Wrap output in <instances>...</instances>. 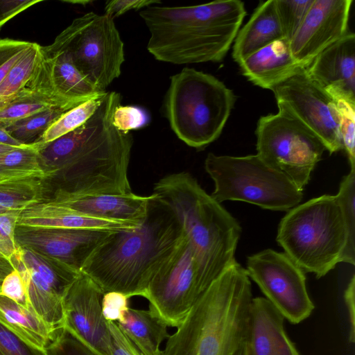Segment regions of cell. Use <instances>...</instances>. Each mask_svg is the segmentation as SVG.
<instances>
[{
  "mask_svg": "<svg viewBox=\"0 0 355 355\" xmlns=\"http://www.w3.org/2000/svg\"><path fill=\"white\" fill-rule=\"evenodd\" d=\"M184 237L172 208L153 193L142 222L132 229L110 232L87 257L80 272L103 293L143 297Z\"/></svg>",
  "mask_w": 355,
  "mask_h": 355,
  "instance_id": "cell-1",
  "label": "cell"
},
{
  "mask_svg": "<svg viewBox=\"0 0 355 355\" xmlns=\"http://www.w3.org/2000/svg\"><path fill=\"white\" fill-rule=\"evenodd\" d=\"M139 15L150 32L148 52L175 64L220 62L239 31L246 10L239 0L191 6L154 5Z\"/></svg>",
  "mask_w": 355,
  "mask_h": 355,
  "instance_id": "cell-2",
  "label": "cell"
},
{
  "mask_svg": "<svg viewBox=\"0 0 355 355\" xmlns=\"http://www.w3.org/2000/svg\"><path fill=\"white\" fill-rule=\"evenodd\" d=\"M121 94L106 92L89 121L87 133L64 164L47 180L46 200L132 192L128 169L133 144L130 132L112 123Z\"/></svg>",
  "mask_w": 355,
  "mask_h": 355,
  "instance_id": "cell-3",
  "label": "cell"
},
{
  "mask_svg": "<svg viewBox=\"0 0 355 355\" xmlns=\"http://www.w3.org/2000/svg\"><path fill=\"white\" fill-rule=\"evenodd\" d=\"M153 191L170 205L183 229L196 263L202 295L236 262L241 227L189 173L164 176Z\"/></svg>",
  "mask_w": 355,
  "mask_h": 355,
  "instance_id": "cell-4",
  "label": "cell"
},
{
  "mask_svg": "<svg viewBox=\"0 0 355 355\" xmlns=\"http://www.w3.org/2000/svg\"><path fill=\"white\" fill-rule=\"evenodd\" d=\"M252 299L250 277L236 261L199 297L162 355H232L246 340Z\"/></svg>",
  "mask_w": 355,
  "mask_h": 355,
  "instance_id": "cell-5",
  "label": "cell"
},
{
  "mask_svg": "<svg viewBox=\"0 0 355 355\" xmlns=\"http://www.w3.org/2000/svg\"><path fill=\"white\" fill-rule=\"evenodd\" d=\"M277 241L304 272L317 278L342 261L347 234L336 196L323 195L297 205L281 220Z\"/></svg>",
  "mask_w": 355,
  "mask_h": 355,
  "instance_id": "cell-6",
  "label": "cell"
},
{
  "mask_svg": "<svg viewBox=\"0 0 355 355\" xmlns=\"http://www.w3.org/2000/svg\"><path fill=\"white\" fill-rule=\"evenodd\" d=\"M235 101L233 91L216 77L185 67L171 77L163 107L176 136L202 148L219 137Z\"/></svg>",
  "mask_w": 355,
  "mask_h": 355,
  "instance_id": "cell-7",
  "label": "cell"
},
{
  "mask_svg": "<svg viewBox=\"0 0 355 355\" xmlns=\"http://www.w3.org/2000/svg\"><path fill=\"white\" fill-rule=\"evenodd\" d=\"M205 168L214 182L211 196L220 203L243 201L265 209L288 211L303 197L302 191L257 154L235 157L210 153Z\"/></svg>",
  "mask_w": 355,
  "mask_h": 355,
  "instance_id": "cell-8",
  "label": "cell"
},
{
  "mask_svg": "<svg viewBox=\"0 0 355 355\" xmlns=\"http://www.w3.org/2000/svg\"><path fill=\"white\" fill-rule=\"evenodd\" d=\"M45 58L69 55L80 72L101 92L119 78L125 61L124 44L114 19L92 12L73 20L54 42L41 46Z\"/></svg>",
  "mask_w": 355,
  "mask_h": 355,
  "instance_id": "cell-9",
  "label": "cell"
},
{
  "mask_svg": "<svg viewBox=\"0 0 355 355\" xmlns=\"http://www.w3.org/2000/svg\"><path fill=\"white\" fill-rule=\"evenodd\" d=\"M257 155L303 191L326 148L302 122L279 110L259 118L255 131Z\"/></svg>",
  "mask_w": 355,
  "mask_h": 355,
  "instance_id": "cell-10",
  "label": "cell"
},
{
  "mask_svg": "<svg viewBox=\"0 0 355 355\" xmlns=\"http://www.w3.org/2000/svg\"><path fill=\"white\" fill-rule=\"evenodd\" d=\"M245 270L291 324L300 323L312 313L315 306L307 291L305 272L284 252L266 249L250 255Z\"/></svg>",
  "mask_w": 355,
  "mask_h": 355,
  "instance_id": "cell-11",
  "label": "cell"
},
{
  "mask_svg": "<svg viewBox=\"0 0 355 355\" xmlns=\"http://www.w3.org/2000/svg\"><path fill=\"white\" fill-rule=\"evenodd\" d=\"M278 110L296 118L311 130L332 154L343 149L336 100L301 68L271 89Z\"/></svg>",
  "mask_w": 355,
  "mask_h": 355,
  "instance_id": "cell-12",
  "label": "cell"
},
{
  "mask_svg": "<svg viewBox=\"0 0 355 355\" xmlns=\"http://www.w3.org/2000/svg\"><path fill=\"white\" fill-rule=\"evenodd\" d=\"M196 263L187 238L150 282L143 297L149 310L167 326L178 327L198 300Z\"/></svg>",
  "mask_w": 355,
  "mask_h": 355,
  "instance_id": "cell-13",
  "label": "cell"
},
{
  "mask_svg": "<svg viewBox=\"0 0 355 355\" xmlns=\"http://www.w3.org/2000/svg\"><path fill=\"white\" fill-rule=\"evenodd\" d=\"M10 262L22 278L31 309L54 329H62L64 297L80 273L19 246Z\"/></svg>",
  "mask_w": 355,
  "mask_h": 355,
  "instance_id": "cell-14",
  "label": "cell"
},
{
  "mask_svg": "<svg viewBox=\"0 0 355 355\" xmlns=\"http://www.w3.org/2000/svg\"><path fill=\"white\" fill-rule=\"evenodd\" d=\"M101 289L80 272L67 291L63 329L98 355H112V337L101 308Z\"/></svg>",
  "mask_w": 355,
  "mask_h": 355,
  "instance_id": "cell-15",
  "label": "cell"
},
{
  "mask_svg": "<svg viewBox=\"0 0 355 355\" xmlns=\"http://www.w3.org/2000/svg\"><path fill=\"white\" fill-rule=\"evenodd\" d=\"M112 232L17 225L15 239L18 246L53 259L79 274L87 257Z\"/></svg>",
  "mask_w": 355,
  "mask_h": 355,
  "instance_id": "cell-16",
  "label": "cell"
},
{
  "mask_svg": "<svg viewBox=\"0 0 355 355\" xmlns=\"http://www.w3.org/2000/svg\"><path fill=\"white\" fill-rule=\"evenodd\" d=\"M352 0H313L304 19L289 42L294 58L304 67L349 31Z\"/></svg>",
  "mask_w": 355,
  "mask_h": 355,
  "instance_id": "cell-17",
  "label": "cell"
},
{
  "mask_svg": "<svg viewBox=\"0 0 355 355\" xmlns=\"http://www.w3.org/2000/svg\"><path fill=\"white\" fill-rule=\"evenodd\" d=\"M308 76L336 100L355 103V35L348 32L305 68Z\"/></svg>",
  "mask_w": 355,
  "mask_h": 355,
  "instance_id": "cell-18",
  "label": "cell"
},
{
  "mask_svg": "<svg viewBox=\"0 0 355 355\" xmlns=\"http://www.w3.org/2000/svg\"><path fill=\"white\" fill-rule=\"evenodd\" d=\"M284 320L266 297L252 298L245 340L248 355H300L286 334Z\"/></svg>",
  "mask_w": 355,
  "mask_h": 355,
  "instance_id": "cell-19",
  "label": "cell"
},
{
  "mask_svg": "<svg viewBox=\"0 0 355 355\" xmlns=\"http://www.w3.org/2000/svg\"><path fill=\"white\" fill-rule=\"evenodd\" d=\"M140 223L89 216L45 200L22 210L17 225L118 231L136 227Z\"/></svg>",
  "mask_w": 355,
  "mask_h": 355,
  "instance_id": "cell-20",
  "label": "cell"
},
{
  "mask_svg": "<svg viewBox=\"0 0 355 355\" xmlns=\"http://www.w3.org/2000/svg\"><path fill=\"white\" fill-rule=\"evenodd\" d=\"M238 64L243 75L251 83L270 90L305 68L294 58L289 42L284 38L260 49Z\"/></svg>",
  "mask_w": 355,
  "mask_h": 355,
  "instance_id": "cell-21",
  "label": "cell"
},
{
  "mask_svg": "<svg viewBox=\"0 0 355 355\" xmlns=\"http://www.w3.org/2000/svg\"><path fill=\"white\" fill-rule=\"evenodd\" d=\"M151 198L152 194L143 196L130 192L85 196L55 203L89 216L140 223L146 217Z\"/></svg>",
  "mask_w": 355,
  "mask_h": 355,
  "instance_id": "cell-22",
  "label": "cell"
},
{
  "mask_svg": "<svg viewBox=\"0 0 355 355\" xmlns=\"http://www.w3.org/2000/svg\"><path fill=\"white\" fill-rule=\"evenodd\" d=\"M283 38L275 0L261 1L239 31L234 39L232 58L239 63L260 49Z\"/></svg>",
  "mask_w": 355,
  "mask_h": 355,
  "instance_id": "cell-23",
  "label": "cell"
},
{
  "mask_svg": "<svg viewBox=\"0 0 355 355\" xmlns=\"http://www.w3.org/2000/svg\"><path fill=\"white\" fill-rule=\"evenodd\" d=\"M0 322L31 345L45 351L58 331L31 309L1 294Z\"/></svg>",
  "mask_w": 355,
  "mask_h": 355,
  "instance_id": "cell-24",
  "label": "cell"
},
{
  "mask_svg": "<svg viewBox=\"0 0 355 355\" xmlns=\"http://www.w3.org/2000/svg\"><path fill=\"white\" fill-rule=\"evenodd\" d=\"M144 355H162V341L169 337L167 324L150 310L128 308L116 322Z\"/></svg>",
  "mask_w": 355,
  "mask_h": 355,
  "instance_id": "cell-25",
  "label": "cell"
},
{
  "mask_svg": "<svg viewBox=\"0 0 355 355\" xmlns=\"http://www.w3.org/2000/svg\"><path fill=\"white\" fill-rule=\"evenodd\" d=\"M48 58L52 60V77L57 89L72 103L80 104L107 92L99 91L87 80L67 53L61 52Z\"/></svg>",
  "mask_w": 355,
  "mask_h": 355,
  "instance_id": "cell-26",
  "label": "cell"
},
{
  "mask_svg": "<svg viewBox=\"0 0 355 355\" xmlns=\"http://www.w3.org/2000/svg\"><path fill=\"white\" fill-rule=\"evenodd\" d=\"M46 179L25 178L0 182V207L8 210L22 211L45 200Z\"/></svg>",
  "mask_w": 355,
  "mask_h": 355,
  "instance_id": "cell-27",
  "label": "cell"
},
{
  "mask_svg": "<svg viewBox=\"0 0 355 355\" xmlns=\"http://www.w3.org/2000/svg\"><path fill=\"white\" fill-rule=\"evenodd\" d=\"M0 177L6 180L47 177L39 162L36 144L17 147L0 155Z\"/></svg>",
  "mask_w": 355,
  "mask_h": 355,
  "instance_id": "cell-28",
  "label": "cell"
},
{
  "mask_svg": "<svg viewBox=\"0 0 355 355\" xmlns=\"http://www.w3.org/2000/svg\"><path fill=\"white\" fill-rule=\"evenodd\" d=\"M41 55V46L33 42L10 70L0 84V109L10 103L26 86Z\"/></svg>",
  "mask_w": 355,
  "mask_h": 355,
  "instance_id": "cell-29",
  "label": "cell"
},
{
  "mask_svg": "<svg viewBox=\"0 0 355 355\" xmlns=\"http://www.w3.org/2000/svg\"><path fill=\"white\" fill-rule=\"evenodd\" d=\"M104 95L89 99L66 111L35 144L41 146L49 143L85 123L96 112Z\"/></svg>",
  "mask_w": 355,
  "mask_h": 355,
  "instance_id": "cell-30",
  "label": "cell"
},
{
  "mask_svg": "<svg viewBox=\"0 0 355 355\" xmlns=\"http://www.w3.org/2000/svg\"><path fill=\"white\" fill-rule=\"evenodd\" d=\"M340 205L347 234V241L342 261L355 264V168L342 180L336 196Z\"/></svg>",
  "mask_w": 355,
  "mask_h": 355,
  "instance_id": "cell-31",
  "label": "cell"
},
{
  "mask_svg": "<svg viewBox=\"0 0 355 355\" xmlns=\"http://www.w3.org/2000/svg\"><path fill=\"white\" fill-rule=\"evenodd\" d=\"M66 111L58 107L49 108L16 121L4 129L20 144L31 145L35 144Z\"/></svg>",
  "mask_w": 355,
  "mask_h": 355,
  "instance_id": "cell-32",
  "label": "cell"
},
{
  "mask_svg": "<svg viewBox=\"0 0 355 355\" xmlns=\"http://www.w3.org/2000/svg\"><path fill=\"white\" fill-rule=\"evenodd\" d=\"M313 0H275L284 38L291 40L311 6Z\"/></svg>",
  "mask_w": 355,
  "mask_h": 355,
  "instance_id": "cell-33",
  "label": "cell"
},
{
  "mask_svg": "<svg viewBox=\"0 0 355 355\" xmlns=\"http://www.w3.org/2000/svg\"><path fill=\"white\" fill-rule=\"evenodd\" d=\"M53 107H55L33 97L17 96L0 109V127L4 128L26 117Z\"/></svg>",
  "mask_w": 355,
  "mask_h": 355,
  "instance_id": "cell-34",
  "label": "cell"
},
{
  "mask_svg": "<svg viewBox=\"0 0 355 355\" xmlns=\"http://www.w3.org/2000/svg\"><path fill=\"white\" fill-rule=\"evenodd\" d=\"M336 107L343 148L347 153L350 168H355V103L338 99Z\"/></svg>",
  "mask_w": 355,
  "mask_h": 355,
  "instance_id": "cell-35",
  "label": "cell"
},
{
  "mask_svg": "<svg viewBox=\"0 0 355 355\" xmlns=\"http://www.w3.org/2000/svg\"><path fill=\"white\" fill-rule=\"evenodd\" d=\"M148 121L147 112L136 105L119 104L114 109L112 115L113 125L117 130L123 132L143 128Z\"/></svg>",
  "mask_w": 355,
  "mask_h": 355,
  "instance_id": "cell-36",
  "label": "cell"
},
{
  "mask_svg": "<svg viewBox=\"0 0 355 355\" xmlns=\"http://www.w3.org/2000/svg\"><path fill=\"white\" fill-rule=\"evenodd\" d=\"M46 352L47 355H98L63 328L58 331Z\"/></svg>",
  "mask_w": 355,
  "mask_h": 355,
  "instance_id": "cell-37",
  "label": "cell"
},
{
  "mask_svg": "<svg viewBox=\"0 0 355 355\" xmlns=\"http://www.w3.org/2000/svg\"><path fill=\"white\" fill-rule=\"evenodd\" d=\"M21 211L10 210L0 215V254L10 261L19 249L15 230Z\"/></svg>",
  "mask_w": 355,
  "mask_h": 355,
  "instance_id": "cell-38",
  "label": "cell"
},
{
  "mask_svg": "<svg viewBox=\"0 0 355 355\" xmlns=\"http://www.w3.org/2000/svg\"><path fill=\"white\" fill-rule=\"evenodd\" d=\"M0 355H47L0 322Z\"/></svg>",
  "mask_w": 355,
  "mask_h": 355,
  "instance_id": "cell-39",
  "label": "cell"
},
{
  "mask_svg": "<svg viewBox=\"0 0 355 355\" xmlns=\"http://www.w3.org/2000/svg\"><path fill=\"white\" fill-rule=\"evenodd\" d=\"M33 42L0 39V84Z\"/></svg>",
  "mask_w": 355,
  "mask_h": 355,
  "instance_id": "cell-40",
  "label": "cell"
},
{
  "mask_svg": "<svg viewBox=\"0 0 355 355\" xmlns=\"http://www.w3.org/2000/svg\"><path fill=\"white\" fill-rule=\"evenodd\" d=\"M130 297L124 293L109 291L103 293L101 300L102 313L107 322H117L128 309Z\"/></svg>",
  "mask_w": 355,
  "mask_h": 355,
  "instance_id": "cell-41",
  "label": "cell"
},
{
  "mask_svg": "<svg viewBox=\"0 0 355 355\" xmlns=\"http://www.w3.org/2000/svg\"><path fill=\"white\" fill-rule=\"evenodd\" d=\"M0 294L26 308L31 309L28 304L24 282L19 272L16 269H14L4 278Z\"/></svg>",
  "mask_w": 355,
  "mask_h": 355,
  "instance_id": "cell-42",
  "label": "cell"
},
{
  "mask_svg": "<svg viewBox=\"0 0 355 355\" xmlns=\"http://www.w3.org/2000/svg\"><path fill=\"white\" fill-rule=\"evenodd\" d=\"M112 337V355H144L114 322H107Z\"/></svg>",
  "mask_w": 355,
  "mask_h": 355,
  "instance_id": "cell-43",
  "label": "cell"
},
{
  "mask_svg": "<svg viewBox=\"0 0 355 355\" xmlns=\"http://www.w3.org/2000/svg\"><path fill=\"white\" fill-rule=\"evenodd\" d=\"M156 0H114L107 1L105 6V15L113 19L131 10H142L147 7L158 5Z\"/></svg>",
  "mask_w": 355,
  "mask_h": 355,
  "instance_id": "cell-44",
  "label": "cell"
},
{
  "mask_svg": "<svg viewBox=\"0 0 355 355\" xmlns=\"http://www.w3.org/2000/svg\"><path fill=\"white\" fill-rule=\"evenodd\" d=\"M42 0H0V28L10 19Z\"/></svg>",
  "mask_w": 355,
  "mask_h": 355,
  "instance_id": "cell-45",
  "label": "cell"
},
{
  "mask_svg": "<svg viewBox=\"0 0 355 355\" xmlns=\"http://www.w3.org/2000/svg\"><path fill=\"white\" fill-rule=\"evenodd\" d=\"M344 300L348 312L349 332V341H355V276L353 275L344 292Z\"/></svg>",
  "mask_w": 355,
  "mask_h": 355,
  "instance_id": "cell-46",
  "label": "cell"
},
{
  "mask_svg": "<svg viewBox=\"0 0 355 355\" xmlns=\"http://www.w3.org/2000/svg\"><path fill=\"white\" fill-rule=\"evenodd\" d=\"M14 269L12 263L0 254V291L4 278Z\"/></svg>",
  "mask_w": 355,
  "mask_h": 355,
  "instance_id": "cell-47",
  "label": "cell"
},
{
  "mask_svg": "<svg viewBox=\"0 0 355 355\" xmlns=\"http://www.w3.org/2000/svg\"><path fill=\"white\" fill-rule=\"evenodd\" d=\"M0 143L13 146H24L20 144L18 141L12 138L8 132L3 128L0 127Z\"/></svg>",
  "mask_w": 355,
  "mask_h": 355,
  "instance_id": "cell-48",
  "label": "cell"
},
{
  "mask_svg": "<svg viewBox=\"0 0 355 355\" xmlns=\"http://www.w3.org/2000/svg\"><path fill=\"white\" fill-rule=\"evenodd\" d=\"M232 355H248L246 343H243Z\"/></svg>",
  "mask_w": 355,
  "mask_h": 355,
  "instance_id": "cell-49",
  "label": "cell"
},
{
  "mask_svg": "<svg viewBox=\"0 0 355 355\" xmlns=\"http://www.w3.org/2000/svg\"><path fill=\"white\" fill-rule=\"evenodd\" d=\"M25 146V145H24ZM17 146H10L0 143V155L17 148Z\"/></svg>",
  "mask_w": 355,
  "mask_h": 355,
  "instance_id": "cell-50",
  "label": "cell"
},
{
  "mask_svg": "<svg viewBox=\"0 0 355 355\" xmlns=\"http://www.w3.org/2000/svg\"><path fill=\"white\" fill-rule=\"evenodd\" d=\"M65 2L71 3H80V4H83V6H85L87 3H92L91 1H66Z\"/></svg>",
  "mask_w": 355,
  "mask_h": 355,
  "instance_id": "cell-51",
  "label": "cell"
},
{
  "mask_svg": "<svg viewBox=\"0 0 355 355\" xmlns=\"http://www.w3.org/2000/svg\"><path fill=\"white\" fill-rule=\"evenodd\" d=\"M10 211V210H8V209H6L5 208H3V207H0V215L3 214V213H5V212H6V211Z\"/></svg>",
  "mask_w": 355,
  "mask_h": 355,
  "instance_id": "cell-52",
  "label": "cell"
},
{
  "mask_svg": "<svg viewBox=\"0 0 355 355\" xmlns=\"http://www.w3.org/2000/svg\"><path fill=\"white\" fill-rule=\"evenodd\" d=\"M6 180H6V179H3V178L0 177V182H4V181H6Z\"/></svg>",
  "mask_w": 355,
  "mask_h": 355,
  "instance_id": "cell-53",
  "label": "cell"
}]
</instances>
